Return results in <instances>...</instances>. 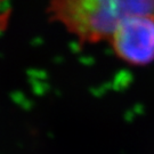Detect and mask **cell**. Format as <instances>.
<instances>
[{
    "label": "cell",
    "instance_id": "6da1fadb",
    "mask_svg": "<svg viewBox=\"0 0 154 154\" xmlns=\"http://www.w3.org/2000/svg\"><path fill=\"white\" fill-rule=\"evenodd\" d=\"M47 14L80 44H98L127 18L154 15V0H50Z\"/></svg>",
    "mask_w": 154,
    "mask_h": 154
},
{
    "label": "cell",
    "instance_id": "7a4b0ae2",
    "mask_svg": "<svg viewBox=\"0 0 154 154\" xmlns=\"http://www.w3.org/2000/svg\"><path fill=\"white\" fill-rule=\"evenodd\" d=\"M121 61L136 66L154 62V15L127 18L107 41Z\"/></svg>",
    "mask_w": 154,
    "mask_h": 154
}]
</instances>
